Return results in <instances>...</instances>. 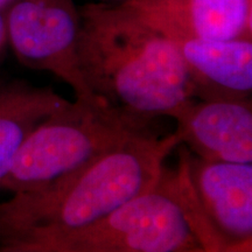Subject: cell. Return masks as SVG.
Wrapping results in <instances>:
<instances>
[{"instance_id":"8992f818","label":"cell","mask_w":252,"mask_h":252,"mask_svg":"<svg viewBox=\"0 0 252 252\" xmlns=\"http://www.w3.org/2000/svg\"><path fill=\"white\" fill-rule=\"evenodd\" d=\"M189 180L222 248L252 241V163L208 161L184 147Z\"/></svg>"},{"instance_id":"6da1fadb","label":"cell","mask_w":252,"mask_h":252,"mask_svg":"<svg viewBox=\"0 0 252 252\" xmlns=\"http://www.w3.org/2000/svg\"><path fill=\"white\" fill-rule=\"evenodd\" d=\"M78 11L81 70L97 98L150 124L195 99L174 43L133 9L89 1Z\"/></svg>"},{"instance_id":"7c38bea8","label":"cell","mask_w":252,"mask_h":252,"mask_svg":"<svg viewBox=\"0 0 252 252\" xmlns=\"http://www.w3.org/2000/svg\"><path fill=\"white\" fill-rule=\"evenodd\" d=\"M182 252H213V251H208V250H206V249H203L201 247H195V248L188 249V250H185ZM215 252H251V242L250 243L234 245V247H226L224 249H222V250L215 251Z\"/></svg>"},{"instance_id":"277c9868","label":"cell","mask_w":252,"mask_h":252,"mask_svg":"<svg viewBox=\"0 0 252 252\" xmlns=\"http://www.w3.org/2000/svg\"><path fill=\"white\" fill-rule=\"evenodd\" d=\"M52 252H182L200 247L182 206L175 173L93 224L32 242Z\"/></svg>"},{"instance_id":"8fae6325","label":"cell","mask_w":252,"mask_h":252,"mask_svg":"<svg viewBox=\"0 0 252 252\" xmlns=\"http://www.w3.org/2000/svg\"><path fill=\"white\" fill-rule=\"evenodd\" d=\"M0 252H52L37 245L18 241H0Z\"/></svg>"},{"instance_id":"5bb4252c","label":"cell","mask_w":252,"mask_h":252,"mask_svg":"<svg viewBox=\"0 0 252 252\" xmlns=\"http://www.w3.org/2000/svg\"><path fill=\"white\" fill-rule=\"evenodd\" d=\"M15 0H0V11H6Z\"/></svg>"},{"instance_id":"5b68a950","label":"cell","mask_w":252,"mask_h":252,"mask_svg":"<svg viewBox=\"0 0 252 252\" xmlns=\"http://www.w3.org/2000/svg\"><path fill=\"white\" fill-rule=\"evenodd\" d=\"M5 14L7 43L21 64L62 80L77 100L102 102L91 93L81 70V20L75 0H15Z\"/></svg>"},{"instance_id":"3957f363","label":"cell","mask_w":252,"mask_h":252,"mask_svg":"<svg viewBox=\"0 0 252 252\" xmlns=\"http://www.w3.org/2000/svg\"><path fill=\"white\" fill-rule=\"evenodd\" d=\"M149 132L150 123L105 103L76 99L28 135L0 182V190L13 194L45 187Z\"/></svg>"},{"instance_id":"7a4b0ae2","label":"cell","mask_w":252,"mask_h":252,"mask_svg":"<svg viewBox=\"0 0 252 252\" xmlns=\"http://www.w3.org/2000/svg\"><path fill=\"white\" fill-rule=\"evenodd\" d=\"M178 135L141 134L45 187L0 203V241L32 242L82 229L157 184Z\"/></svg>"},{"instance_id":"9c48e42d","label":"cell","mask_w":252,"mask_h":252,"mask_svg":"<svg viewBox=\"0 0 252 252\" xmlns=\"http://www.w3.org/2000/svg\"><path fill=\"white\" fill-rule=\"evenodd\" d=\"M202 100H251L252 40L168 37Z\"/></svg>"},{"instance_id":"52a82bcc","label":"cell","mask_w":252,"mask_h":252,"mask_svg":"<svg viewBox=\"0 0 252 252\" xmlns=\"http://www.w3.org/2000/svg\"><path fill=\"white\" fill-rule=\"evenodd\" d=\"M172 118L180 145L200 159L252 163L251 100L191 99Z\"/></svg>"},{"instance_id":"30bf717a","label":"cell","mask_w":252,"mask_h":252,"mask_svg":"<svg viewBox=\"0 0 252 252\" xmlns=\"http://www.w3.org/2000/svg\"><path fill=\"white\" fill-rule=\"evenodd\" d=\"M69 103L50 87L20 80L0 83V182L34 128Z\"/></svg>"},{"instance_id":"ba28073f","label":"cell","mask_w":252,"mask_h":252,"mask_svg":"<svg viewBox=\"0 0 252 252\" xmlns=\"http://www.w3.org/2000/svg\"><path fill=\"white\" fill-rule=\"evenodd\" d=\"M167 37L252 40V0H126Z\"/></svg>"},{"instance_id":"9a60e30c","label":"cell","mask_w":252,"mask_h":252,"mask_svg":"<svg viewBox=\"0 0 252 252\" xmlns=\"http://www.w3.org/2000/svg\"><path fill=\"white\" fill-rule=\"evenodd\" d=\"M90 1H94V2H123V1H126V0H90Z\"/></svg>"},{"instance_id":"4fadbf2b","label":"cell","mask_w":252,"mask_h":252,"mask_svg":"<svg viewBox=\"0 0 252 252\" xmlns=\"http://www.w3.org/2000/svg\"><path fill=\"white\" fill-rule=\"evenodd\" d=\"M7 45V28H6L5 11H0V55Z\"/></svg>"}]
</instances>
